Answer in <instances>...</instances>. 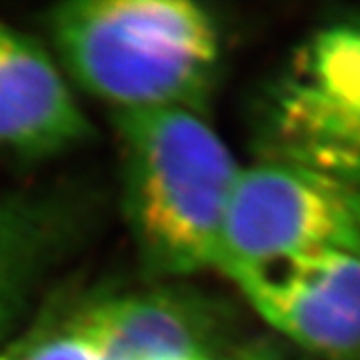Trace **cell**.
<instances>
[{
    "instance_id": "6da1fadb",
    "label": "cell",
    "mask_w": 360,
    "mask_h": 360,
    "mask_svg": "<svg viewBox=\"0 0 360 360\" xmlns=\"http://www.w3.org/2000/svg\"><path fill=\"white\" fill-rule=\"evenodd\" d=\"M49 30L63 72L115 115L202 110L219 68V26L188 0L63 2Z\"/></svg>"
},
{
    "instance_id": "7a4b0ae2",
    "label": "cell",
    "mask_w": 360,
    "mask_h": 360,
    "mask_svg": "<svg viewBox=\"0 0 360 360\" xmlns=\"http://www.w3.org/2000/svg\"><path fill=\"white\" fill-rule=\"evenodd\" d=\"M124 210L144 266L160 278L219 266L220 238L240 167L202 110L115 115Z\"/></svg>"
},
{
    "instance_id": "3957f363",
    "label": "cell",
    "mask_w": 360,
    "mask_h": 360,
    "mask_svg": "<svg viewBox=\"0 0 360 360\" xmlns=\"http://www.w3.org/2000/svg\"><path fill=\"white\" fill-rule=\"evenodd\" d=\"M260 158L360 182V8L314 28L258 112Z\"/></svg>"
},
{
    "instance_id": "277c9868",
    "label": "cell",
    "mask_w": 360,
    "mask_h": 360,
    "mask_svg": "<svg viewBox=\"0 0 360 360\" xmlns=\"http://www.w3.org/2000/svg\"><path fill=\"white\" fill-rule=\"evenodd\" d=\"M322 252L360 257V182L292 162L258 158L234 182L217 270Z\"/></svg>"
},
{
    "instance_id": "5b68a950",
    "label": "cell",
    "mask_w": 360,
    "mask_h": 360,
    "mask_svg": "<svg viewBox=\"0 0 360 360\" xmlns=\"http://www.w3.org/2000/svg\"><path fill=\"white\" fill-rule=\"evenodd\" d=\"M274 330L324 360H360V257L322 252L229 276Z\"/></svg>"
},
{
    "instance_id": "8992f818",
    "label": "cell",
    "mask_w": 360,
    "mask_h": 360,
    "mask_svg": "<svg viewBox=\"0 0 360 360\" xmlns=\"http://www.w3.org/2000/svg\"><path fill=\"white\" fill-rule=\"evenodd\" d=\"M89 132L56 58L0 18V150L44 158L77 146Z\"/></svg>"
},
{
    "instance_id": "52a82bcc",
    "label": "cell",
    "mask_w": 360,
    "mask_h": 360,
    "mask_svg": "<svg viewBox=\"0 0 360 360\" xmlns=\"http://www.w3.org/2000/svg\"><path fill=\"white\" fill-rule=\"evenodd\" d=\"M103 360H174L220 352V321L208 298L153 286L78 307Z\"/></svg>"
},
{
    "instance_id": "ba28073f",
    "label": "cell",
    "mask_w": 360,
    "mask_h": 360,
    "mask_svg": "<svg viewBox=\"0 0 360 360\" xmlns=\"http://www.w3.org/2000/svg\"><path fill=\"white\" fill-rule=\"evenodd\" d=\"M60 240L46 208L0 200V347L16 335Z\"/></svg>"
},
{
    "instance_id": "9c48e42d",
    "label": "cell",
    "mask_w": 360,
    "mask_h": 360,
    "mask_svg": "<svg viewBox=\"0 0 360 360\" xmlns=\"http://www.w3.org/2000/svg\"><path fill=\"white\" fill-rule=\"evenodd\" d=\"M0 360H103L80 310L52 316L11 336L0 347Z\"/></svg>"
},
{
    "instance_id": "30bf717a",
    "label": "cell",
    "mask_w": 360,
    "mask_h": 360,
    "mask_svg": "<svg viewBox=\"0 0 360 360\" xmlns=\"http://www.w3.org/2000/svg\"><path fill=\"white\" fill-rule=\"evenodd\" d=\"M174 360H276L264 352H245V354H226V352H212V354H198V356H186V359Z\"/></svg>"
}]
</instances>
